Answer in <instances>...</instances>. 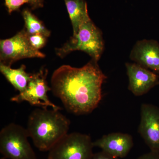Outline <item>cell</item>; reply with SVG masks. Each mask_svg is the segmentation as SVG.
Masks as SVG:
<instances>
[{
    "mask_svg": "<svg viewBox=\"0 0 159 159\" xmlns=\"http://www.w3.org/2000/svg\"><path fill=\"white\" fill-rule=\"evenodd\" d=\"M107 78L94 59L80 68L63 65L52 74L51 91L69 112L87 115L101 102L102 85Z\"/></svg>",
    "mask_w": 159,
    "mask_h": 159,
    "instance_id": "cell-1",
    "label": "cell"
},
{
    "mask_svg": "<svg viewBox=\"0 0 159 159\" xmlns=\"http://www.w3.org/2000/svg\"><path fill=\"white\" fill-rule=\"evenodd\" d=\"M70 121L58 110L38 108L31 112L26 128L35 147L49 151L70 129Z\"/></svg>",
    "mask_w": 159,
    "mask_h": 159,
    "instance_id": "cell-2",
    "label": "cell"
},
{
    "mask_svg": "<svg viewBox=\"0 0 159 159\" xmlns=\"http://www.w3.org/2000/svg\"><path fill=\"white\" fill-rule=\"evenodd\" d=\"M102 32L92 20L80 26L76 35L72 36L61 48L56 49V53L62 57L72 51H84L92 59L98 61L104 50Z\"/></svg>",
    "mask_w": 159,
    "mask_h": 159,
    "instance_id": "cell-3",
    "label": "cell"
},
{
    "mask_svg": "<svg viewBox=\"0 0 159 159\" xmlns=\"http://www.w3.org/2000/svg\"><path fill=\"white\" fill-rule=\"evenodd\" d=\"M27 129L10 123L0 132V152L5 159H37L29 143Z\"/></svg>",
    "mask_w": 159,
    "mask_h": 159,
    "instance_id": "cell-4",
    "label": "cell"
},
{
    "mask_svg": "<svg viewBox=\"0 0 159 159\" xmlns=\"http://www.w3.org/2000/svg\"><path fill=\"white\" fill-rule=\"evenodd\" d=\"M93 147L89 135L67 134L48 151V159H92Z\"/></svg>",
    "mask_w": 159,
    "mask_h": 159,
    "instance_id": "cell-5",
    "label": "cell"
},
{
    "mask_svg": "<svg viewBox=\"0 0 159 159\" xmlns=\"http://www.w3.org/2000/svg\"><path fill=\"white\" fill-rule=\"evenodd\" d=\"M48 74V70L44 68L37 73L31 74V79L25 89L11 97L10 100L17 103L26 101L31 105L40 108L50 107L55 110H60L61 108L51 102L48 97V92L51 91V89L46 80Z\"/></svg>",
    "mask_w": 159,
    "mask_h": 159,
    "instance_id": "cell-6",
    "label": "cell"
},
{
    "mask_svg": "<svg viewBox=\"0 0 159 159\" xmlns=\"http://www.w3.org/2000/svg\"><path fill=\"white\" fill-rule=\"evenodd\" d=\"M45 55L35 50L29 43L28 33L23 29L13 37L0 41L1 63L11 66L13 62L26 58H44Z\"/></svg>",
    "mask_w": 159,
    "mask_h": 159,
    "instance_id": "cell-7",
    "label": "cell"
},
{
    "mask_svg": "<svg viewBox=\"0 0 159 159\" xmlns=\"http://www.w3.org/2000/svg\"><path fill=\"white\" fill-rule=\"evenodd\" d=\"M138 131L150 151L159 153V107L142 103Z\"/></svg>",
    "mask_w": 159,
    "mask_h": 159,
    "instance_id": "cell-8",
    "label": "cell"
},
{
    "mask_svg": "<svg viewBox=\"0 0 159 159\" xmlns=\"http://www.w3.org/2000/svg\"><path fill=\"white\" fill-rule=\"evenodd\" d=\"M129 79L128 89L137 97L147 93L159 84L158 74L136 63H126Z\"/></svg>",
    "mask_w": 159,
    "mask_h": 159,
    "instance_id": "cell-9",
    "label": "cell"
},
{
    "mask_svg": "<svg viewBox=\"0 0 159 159\" xmlns=\"http://www.w3.org/2000/svg\"><path fill=\"white\" fill-rule=\"evenodd\" d=\"M129 58L136 63L159 75V43L153 39L137 41Z\"/></svg>",
    "mask_w": 159,
    "mask_h": 159,
    "instance_id": "cell-10",
    "label": "cell"
},
{
    "mask_svg": "<svg viewBox=\"0 0 159 159\" xmlns=\"http://www.w3.org/2000/svg\"><path fill=\"white\" fill-rule=\"evenodd\" d=\"M133 138L131 135L122 133H112L104 135L93 142L94 147L118 158L127 156L134 146Z\"/></svg>",
    "mask_w": 159,
    "mask_h": 159,
    "instance_id": "cell-11",
    "label": "cell"
},
{
    "mask_svg": "<svg viewBox=\"0 0 159 159\" xmlns=\"http://www.w3.org/2000/svg\"><path fill=\"white\" fill-rule=\"evenodd\" d=\"M73 29V36L76 35L80 26L91 20L85 0H64Z\"/></svg>",
    "mask_w": 159,
    "mask_h": 159,
    "instance_id": "cell-12",
    "label": "cell"
},
{
    "mask_svg": "<svg viewBox=\"0 0 159 159\" xmlns=\"http://www.w3.org/2000/svg\"><path fill=\"white\" fill-rule=\"evenodd\" d=\"M25 70L26 66L24 65L21 66L19 68L13 69L2 63L0 64V71L2 74L20 93L25 89L31 79V74H28Z\"/></svg>",
    "mask_w": 159,
    "mask_h": 159,
    "instance_id": "cell-13",
    "label": "cell"
},
{
    "mask_svg": "<svg viewBox=\"0 0 159 159\" xmlns=\"http://www.w3.org/2000/svg\"><path fill=\"white\" fill-rule=\"evenodd\" d=\"M22 15L25 24V29L28 34H41L47 38L50 36V31L29 9H24Z\"/></svg>",
    "mask_w": 159,
    "mask_h": 159,
    "instance_id": "cell-14",
    "label": "cell"
},
{
    "mask_svg": "<svg viewBox=\"0 0 159 159\" xmlns=\"http://www.w3.org/2000/svg\"><path fill=\"white\" fill-rule=\"evenodd\" d=\"M5 6L9 14L17 11L25 4H28L32 9H37L43 6V0H5Z\"/></svg>",
    "mask_w": 159,
    "mask_h": 159,
    "instance_id": "cell-15",
    "label": "cell"
},
{
    "mask_svg": "<svg viewBox=\"0 0 159 159\" xmlns=\"http://www.w3.org/2000/svg\"><path fill=\"white\" fill-rule=\"evenodd\" d=\"M47 38V37L41 34H28V39L30 44L32 48L38 51L45 45Z\"/></svg>",
    "mask_w": 159,
    "mask_h": 159,
    "instance_id": "cell-16",
    "label": "cell"
},
{
    "mask_svg": "<svg viewBox=\"0 0 159 159\" xmlns=\"http://www.w3.org/2000/svg\"><path fill=\"white\" fill-rule=\"evenodd\" d=\"M92 159H119L103 151H101L99 152L94 153Z\"/></svg>",
    "mask_w": 159,
    "mask_h": 159,
    "instance_id": "cell-17",
    "label": "cell"
},
{
    "mask_svg": "<svg viewBox=\"0 0 159 159\" xmlns=\"http://www.w3.org/2000/svg\"><path fill=\"white\" fill-rule=\"evenodd\" d=\"M137 159H159V152L150 151L139 157Z\"/></svg>",
    "mask_w": 159,
    "mask_h": 159,
    "instance_id": "cell-18",
    "label": "cell"
},
{
    "mask_svg": "<svg viewBox=\"0 0 159 159\" xmlns=\"http://www.w3.org/2000/svg\"><path fill=\"white\" fill-rule=\"evenodd\" d=\"M1 159H5V158L3 157H2V158H1Z\"/></svg>",
    "mask_w": 159,
    "mask_h": 159,
    "instance_id": "cell-19",
    "label": "cell"
}]
</instances>
